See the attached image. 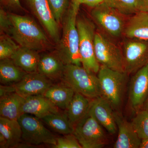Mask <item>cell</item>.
Listing matches in <instances>:
<instances>
[{
	"label": "cell",
	"mask_w": 148,
	"mask_h": 148,
	"mask_svg": "<svg viewBox=\"0 0 148 148\" xmlns=\"http://www.w3.org/2000/svg\"><path fill=\"white\" fill-rule=\"evenodd\" d=\"M75 90L68 84H52L43 95L58 109L66 110L75 93Z\"/></svg>",
	"instance_id": "obj_20"
},
{
	"label": "cell",
	"mask_w": 148,
	"mask_h": 148,
	"mask_svg": "<svg viewBox=\"0 0 148 148\" xmlns=\"http://www.w3.org/2000/svg\"><path fill=\"white\" fill-rule=\"evenodd\" d=\"M17 120L22 130V140L25 143L34 145L46 144L52 146L56 144L57 138L44 126L40 119L23 114Z\"/></svg>",
	"instance_id": "obj_8"
},
{
	"label": "cell",
	"mask_w": 148,
	"mask_h": 148,
	"mask_svg": "<svg viewBox=\"0 0 148 148\" xmlns=\"http://www.w3.org/2000/svg\"><path fill=\"white\" fill-rule=\"evenodd\" d=\"M10 24L7 34L21 47L38 51L51 47V43L36 22L29 16L8 13Z\"/></svg>",
	"instance_id": "obj_1"
},
{
	"label": "cell",
	"mask_w": 148,
	"mask_h": 148,
	"mask_svg": "<svg viewBox=\"0 0 148 148\" xmlns=\"http://www.w3.org/2000/svg\"><path fill=\"white\" fill-rule=\"evenodd\" d=\"M59 109L44 95H38L25 98L21 111L22 114H30L41 119L49 114L59 112Z\"/></svg>",
	"instance_id": "obj_15"
},
{
	"label": "cell",
	"mask_w": 148,
	"mask_h": 148,
	"mask_svg": "<svg viewBox=\"0 0 148 148\" xmlns=\"http://www.w3.org/2000/svg\"><path fill=\"white\" fill-rule=\"evenodd\" d=\"M90 102L89 98L78 92H75L66 110V113L74 126L87 114Z\"/></svg>",
	"instance_id": "obj_22"
},
{
	"label": "cell",
	"mask_w": 148,
	"mask_h": 148,
	"mask_svg": "<svg viewBox=\"0 0 148 148\" xmlns=\"http://www.w3.org/2000/svg\"><path fill=\"white\" fill-rule=\"evenodd\" d=\"M10 21L8 12H7L3 9L0 10V32L1 34L7 33L10 26Z\"/></svg>",
	"instance_id": "obj_31"
},
{
	"label": "cell",
	"mask_w": 148,
	"mask_h": 148,
	"mask_svg": "<svg viewBox=\"0 0 148 148\" xmlns=\"http://www.w3.org/2000/svg\"><path fill=\"white\" fill-rule=\"evenodd\" d=\"M1 4L6 8L12 10H21L20 0H0Z\"/></svg>",
	"instance_id": "obj_32"
},
{
	"label": "cell",
	"mask_w": 148,
	"mask_h": 148,
	"mask_svg": "<svg viewBox=\"0 0 148 148\" xmlns=\"http://www.w3.org/2000/svg\"><path fill=\"white\" fill-rule=\"evenodd\" d=\"M77 27L79 36V51L83 67L89 71L98 73L101 65L95 57L94 50L95 25L88 18H77Z\"/></svg>",
	"instance_id": "obj_4"
},
{
	"label": "cell",
	"mask_w": 148,
	"mask_h": 148,
	"mask_svg": "<svg viewBox=\"0 0 148 148\" xmlns=\"http://www.w3.org/2000/svg\"><path fill=\"white\" fill-rule=\"evenodd\" d=\"M139 11L148 12V0H138Z\"/></svg>",
	"instance_id": "obj_34"
},
{
	"label": "cell",
	"mask_w": 148,
	"mask_h": 148,
	"mask_svg": "<svg viewBox=\"0 0 148 148\" xmlns=\"http://www.w3.org/2000/svg\"><path fill=\"white\" fill-rule=\"evenodd\" d=\"M25 98L15 92L9 93L1 97V117L17 120L22 114V107Z\"/></svg>",
	"instance_id": "obj_19"
},
{
	"label": "cell",
	"mask_w": 148,
	"mask_h": 148,
	"mask_svg": "<svg viewBox=\"0 0 148 148\" xmlns=\"http://www.w3.org/2000/svg\"><path fill=\"white\" fill-rule=\"evenodd\" d=\"M65 64L56 51L40 56L38 72L51 80L61 79Z\"/></svg>",
	"instance_id": "obj_17"
},
{
	"label": "cell",
	"mask_w": 148,
	"mask_h": 148,
	"mask_svg": "<svg viewBox=\"0 0 148 148\" xmlns=\"http://www.w3.org/2000/svg\"><path fill=\"white\" fill-rule=\"evenodd\" d=\"M123 34L125 38L148 41V12L139 11L130 17Z\"/></svg>",
	"instance_id": "obj_18"
},
{
	"label": "cell",
	"mask_w": 148,
	"mask_h": 148,
	"mask_svg": "<svg viewBox=\"0 0 148 148\" xmlns=\"http://www.w3.org/2000/svg\"><path fill=\"white\" fill-rule=\"evenodd\" d=\"M52 147L54 148H82L73 134L64 135L57 138L56 144Z\"/></svg>",
	"instance_id": "obj_30"
},
{
	"label": "cell",
	"mask_w": 148,
	"mask_h": 148,
	"mask_svg": "<svg viewBox=\"0 0 148 148\" xmlns=\"http://www.w3.org/2000/svg\"><path fill=\"white\" fill-rule=\"evenodd\" d=\"M118 129L117 139L114 145V148H140L141 140L135 132L131 123L115 114Z\"/></svg>",
	"instance_id": "obj_16"
},
{
	"label": "cell",
	"mask_w": 148,
	"mask_h": 148,
	"mask_svg": "<svg viewBox=\"0 0 148 148\" xmlns=\"http://www.w3.org/2000/svg\"><path fill=\"white\" fill-rule=\"evenodd\" d=\"M94 50L101 66L125 73L122 49L100 32L95 33Z\"/></svg>",
	"instance_id": "obj_7"
},
{
	"label": "cell",
	"mask_w": 148,
	"mask_h": 148,
	"mask_svg": "<svg viewBox=\"0 0 148 148\" xmlns=\"http://www.w3.org/2000/svg\"><path fill=\"white\" fill-rule=\"evenodd\" d=\"M32 13L56 43L60 39L59 24L53 17L47 0H26Z\"/></svg>",
	"instance_id": "obj_12"
},
{
	"label": "cell",
	"mask_w": 148,
	"mask_h": 148,
	"mask_svg": "<svg viewBox=\"0 0 148 148\" xmlns=\"http://www.w3.org/2000/svg\"><path fill=\"white\" fill-rule=\"evenodd\" d=\"M50 128L62 135L73 134L74 126L71 123L66 113L58 112L49 114L41 119Z\"/></svg>",
	"instance_id": "obj_25"
},
{
	"label": "cell",
	"mask_w": 148,
	"mask_h": 148,
	"mask_svg": "<svg viewBox=\"0 0 148 148\" xmlns=\"http://www.w3.org/2000/svg\"><path fill=\"white\" fill-rule=\"evenodd\" d=\"M47 1L53 17L59 25L69 8L70 0H47Z\"/></svg>",
	"instance_id": "obj_29"
},
{
	"label": "cell",
	"mask_w": 148,
	"mask_h": 148,
	"mask_svg": "<svg viewBox=\"0 0 148 148\" xmlns=\"http://www.w3.org/2000/svg\"><path fill=\"white\" fill-rule=\"evenodd\" d=\"M122 51L127 74L136 73L148 63V41L126 38Z\"/></svg>",
	"instance_id": "obj_10"
},
{
	"label": "cell",
	"mask_w": 148,
	"mask_h": 148,
	"mask_svg": "<svg viewBox=\"0 0 148 148\" xmlns=\"http://www.w3.org/2000/svg\"><path fill=\"white\" fill-rule=\"evenodd\" d=\"M145 109L148 110V98L146 101L145 103Z\"/></svg>",
	"instance_id": "obj_37"
},
{
	"label": "cell",
	"mask_w": 148,
	"mask_h": 148,
	"mask_svg": "<svg viewBox=\"0 0 148 148\" xmlns=\"http://www.w3.org/2000/svg\"><path fill=\"white\" fill-rule=\"evenodd\" d=\"M53 84L51 80L38 72L27 73L21 81L13 85L14 92L24 98L43 95Z\"/></svg>",
	"instance_id": "obj_13"
},
{
	"label": "cell",
	"mask_w": 148,
	"mask_h": 148,
	"mask_svg": "<svg viewBox=\"0 0 148 148\" xmlns=\"http://www.w3.org/2000/svg\"><path fill=\"white\" fill-rule=\"evenodd\" d=\"M61 79L78 92L91 99L102 96L100 82L95 73L78 65H65Z\"/></svg>",
	"instance_id": "obj_3"
},
{
	"label": "cell",
	"mask_w": 148,
	"mask_h": 148,
	"mask_svg": "<svg viewBox=\"0 0 148 148\" xmlns=\"http://www.w3.org/2000/svg\"><path fill=\"white\" fill-rule=\"evenodd\" d=\"M112 108L106 98L100 96L91 101L88 112L109 133L114 134L117 125Z\"/></svg>",
	"instance_id": "obj_14"
},
{
	"label": "cell",
	"mask_w": 148,
	"mask_h": 148,
	"mask_svg": "<svg viewBox=\"0 0 148 148\" xmlns=\"http://www.w3.org/2000/svg\"><path fill=\"white\" fill-rule=\"evenodd\" d=\"M131 123L141 140L148 138V110L137 112Z\"/></svg>",
	"instance_id": "obj_27"
},
{
	"label": "cell",
	"mask_w": 148,
	"mask_h": 148,
	"mask_svg": "<svg viewBox=\"0 0 148 148\" xmlns=\"http://www.w3.org/2000/svg\"><path fill=\"white\" fill-rule=\"evenodd\" d=\"M81 4L71 1L62 21V34L55 50L66 65L82 64L79 51V36L77 27Z\"/></svg>",
	"instance_id": "obj_2"
},
{
	"label": "cell",
	"mask_w": 148,
	"mask_h": 148,
	"mask_svg": "<svg viewBox=\"0 0 148 148\" xmlns=\"http://www.w3.org/2000/svg\"><path fill=\"white\" fill-rule=\"evenodd\" d=\"M72 1H73L74 2L78 3L80 4H82V0H71Z\"/></svg>",
	"instance_id": "obj_36"
},
{
	"label": "cell",
	"mask_w": 148,
	"mask_h": 148,
	"mask_svg": "<svg viewBox=\"0 0 148 148\" xmlns=\"http://www.w3.org/2000/svg\"><path fill=\"white\" fill-rule=\"evenodd\" d=\"M91 15L104 31L113 37L120 36L127 21L124 14L103 2L93 8Z\"/></svg>",
	"instance_id": "obj_9"
},
{
	"label": "cell",
	"mask_w": 148,
	"mask_h": 148,
	"mask_svg": "<svg viewBox=\"0 0 148 148\" xmlns=\"http://www.w3.org/2000/svg\"><path fill=\"white\" fill-rule=\"evenodd\" d=\"M104 2L125 15L139 12L138 0H104Z\"/></svg>",
	"instance_id": "obj_26"
},
{
	"label": "cell",
	"mask_w": 148,
	"mask_h": 148,
	"mask_svg": "<svg viewBox=\"0 0 148 148\" xmlns=\"http://www.w3.org/2000/svg\"><path fill=\"white\" fill-rule=\"evenodd\" d=\"M98 73L102 96L113 108H119L122 102L127 74L103 66H100Z\"/></svg>",
	"instance_id": "obj_5"
},
{
	"label": "cell",
	"mask_w": 148,
	"mask_h": 148,
	"mask_svg": "<svg viewBox=\"0 0 148 148\" xmlns=\"http://www.w3.org/2000/svg\"><path fill=\"white\" fill-rule=\"evenodd\" d=\"M27 73L16 66L11 58L0 61V82L5 85H14L21 81Z\"/></svg>",
	"instance_id": "obj_24"
},
{
	"label": "cell",
	"mask_w": 148,
	"mask_h": 148,
	"mask_svg": "<svg viewBox=\"0 0 148 148\" xmlns=\"http://www.w3.org/2000/svg\"><path fill=\"white\" fill-rule=\"evenodd\" d=\"M22 133L18 120L0 117V135L5 140L7 148L17 147L22 140Z\"/></svg>",
	"instance_id": "obj_23"
},
{
	"label": "cell",
	"mask_w": 148,
	"mask_h": 148,
	"mask_svg": "<svg viewBox=\"0 0 148 148\" xmlns=\"http://www.w3.org/2000/svg\"><path fill=\"white\" fill-rule=\"evenodd\" d=\"M73 134L82 148H101L107 143L103 126L88 112L74 126Z\"/></svg>",
	"instance_id": "obj_6"
},
{
	"label": "cell",
	"mask_w": 148,
	"mask_h": 148,
	"mask_svg": "<svg viewBox=\"0 0 148 148\" xmlns=\"http://www.w3.org/2000/svg\"><path fill=\"white\" fill-rule=\"evenodd\" d=\"M104 0H82V3L94 8L104 2Z\"/></svg>",
	"instance_id": "obj_33"
},
{
	"label": "cell",
	"mask_w": 148,
	"mask_h": 148,
	"mask_svg": "<svg viewBox=\"0 0 148 148\" xmlns=\"http://www.w3.org/2000/svg\"><path fill=\"white\" fill-rule=\"evenodd\" d=\"M129 90V102L135 112L140 111L148 98V63L135 73Z\"/></svg>",
	"instance_id": "obj_11"
},
{
	"label": "cell",
	"mask_w": 148,
	"mask_h": 148,
	"mask_svg": "<svg viewBox=\"0 0 148 148\" xmlns=\"http://www.w3.org/2000/svg\"><path fill=\"white\" fill-rule=\"evenodd\" d=\"M8 35L1 34L0 37V60L10 58L20 47Z\"/></svg>",
	"instance_id": "obj_28"
},
{
	"label": "cell",
	"mask_w": 148,
	"mask_h": 148,
	"mask_svg": "<svg viewBox=\"0 0 148 148\" xmlns=\"http://www.w3.org/2000/svg\"><path fill=\"white\" fill-rule=\"evenodd\" d=\"M10 58L26 73L38 72L40 55L37 51L20 47Z\"/></svg>",
	"instance_id": "obj_21"
},
{
	"label": "cell",
	"mask_w": 148,
	"mask_h": 148,
	"mask_svg": "<svg viewBox=\"0 0 148 148\" xmlns=\"http://www.w3.org/2000/svg\"><path fill=\"white\" fill-rule=\"evenodd\" d=\"M140 148H148V138L141 140Z\"/></svg>",
	"instance_id": "obj_35"
}]
</instances>
